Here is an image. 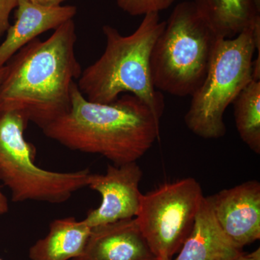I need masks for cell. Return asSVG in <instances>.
Masks as SVG:
<instances>
[{
	"instance_id": "11",
	"label": "cell",
	"mask_w": 260,
	"mask_h": 260,
	"mask_svg": "<svg viewBox=\"0 0 260 260\" xmlns=\"http://www.w3.org/2000/svg\"><path fill=\"white\" fill-rule=\"evenodd\" d=\"M16 8L15 23L10 25L4 41L0 43V68L39 35L56 30L73 20L77 13L75 6H41L28 0H18Z\"/></svg>"
},
{
	"instance_id": "5",
	"label": "cell",
	"mask_w": 260,
	"mask_h": 260,
	"mask_svg": "<svg viewBox=\"0 0 260 260\" xmlns=\"http://www.w3.org/2000/svg\"><path fill=\"white\" fill-rule=\"evenodd\" d=\"M256 50L260 51V18L233 39L218 38L206 77L184 116L194 135L207 140L225 135L224 113L253 80Z\"/></svg>"
},
{
	"instance_id": "18",
	"label": "cell",
	"mask_w": 260,
	"mask_h": 260,
	"mask_svg": "<svg viewBox=\"0 0 260 260\" xmlns=\"http://www.w3.org/2000/svg\"><path fill=\"white\" fill-rule=\"evenodd\" d=\"M34 4L45 7H56L61 5L65 0H28Z\"/></svg>"
},
{
	"instance_id": "1",
	"label": "cell",
	"mask_w": 260,
	"mask_h": 260,
	"mask_svg": "<svg viewBox=\"0 0 260 260\" xmlns=\"http://www.w3.org/2000/svg\"><path fill=\"white\" fill-rule=\"evenodd\" d=\"M77 34L68 20L45 41L32 40L12 56L0 83V112H15L41 129L68 110L81 67L75 52Z\"/></svg>"
},
{
	"instance_id": "3",
	"label": "cell",
	"mask_w": 260,
	"mask_h": 260,
	"mask_svg": "<svg viewBox=\"0 0 260 260\" xmlns=\"http://www.w3.org/2000/svg\"><path fill=\"white\" fill-rule=\"evenodd\" d=\"M166 21L159 13L144 15L138 28L121 35L111 25L103 27L106 48L98 60L82 71L78 85L83 96L92 102L109 104L121 93H129L142 101L160 120L165 109L164 95L154 86L150 56Z\"/></svg>"
},
{
	"instance_id": "15",
	"label": "cell",
	"mask_w": 260,
	"mask_h": 260,
	"mask_svg": "<svg viewBox=\"0 0 260 260\" xmlns=\"http://www.w3.org/2000/svg\"><path fill=\"white\" fill-rule=\"evenodd\" d=\"M232 104L236 126L241 139L253 152L259 155L260 80H251Z\"/></svg>"
},
{
	"instance_id": "20",
	"label": "cell",
	"mask_w": 260,
	"mask_h": 260,
	"mask_svg": "<svg viewBox=\"0 0 260 260\" xmlns=\"http://www.w3.org/2000/svg\"><path fill=\"white\" fill-rule=\"evenodd\" d=\"M231 260H260V249H256L255 251L248 254L243 253L242 255Z\"/></svg>"
},
{
	"instance_id": "13",
	"label": "cell",
	"mask_w": 260,
	"mask_h": 260,
	"mask_svg": "<svg viewBox=\"0 0 260 260\" xmlns=\"http://www.w3.org/2000/svg\"><path fill=\"white\" fill-rule=\"evenodd\" d=\"M92 228L73 217L56 219L49 233L29 249L30 260H72L83 252Z\"/></svg>"
},
{
	"instance_id": "8",
	"label": "cell",
	"mask_w": 260,
	"mask_h": 260,
	"mask_svg": "<svg viewBox=\"0 0 260 260\" xmlns=\"http://www.w3.org/2000/svg\"><path fill=\"white\" fill-rule=\"evenodd\" d=\"M143 171L136 162L109 165L104 174H91L87 187L102 196V203L89 210L84 219L90 228L134 218L139 210L142 194L139 185Z\"/></svg>"
},
{
	"instance_id": "9",
	"label": "cell",
	"mask_w": 260,
	"mask_h": 260,
	"mask_svg": "<svg viewBox=\"0 0 260 260\" xmlns=\"http://www.w3.org/2000/svg\"><path fill=\"white\" fill-rule=\"evenodd\" d=\"M225 234L240 247L260 238V184L248 181L208 197Z\"/></svg>"
},
{
	"instance_id": "10",
	"label": "cell",
	"mask_w": 260,
	"mask_h": 260,
	"mask_svg": "<svg viewBox=\"0 0 260 260\" xmlns=\"http://www.w3.org/2000/svg\"><path fill=\"white\" fill-rule=\"evenodd\" d=\"M72 260H157L136 220L92 228L83 252Z\"/></svg>"
},
{
	"instance_id": "21",
	"label": "cell",
	"mask_w": 260,
	"mask_h": 260,
	"mask_svg": "<svg viewBox=\"0 0 260 260\" xmlns=\"http://www.w3.org/2000/svg\"><path fill=\"white\" fill-rule=\"evenodd\" d=\"M5 73V66L2 67L0 68V83H1L2 80L3 79V77H4Z\"/></svg>"
},
{
	"instance_id": "2",
	"label": "cell",
	"mask_w": 260,
	"mask_h": 260,
	"mask_svg": "<svg viewBox=\"0 0 260 260\" xmlns=\"http://www.w3.org/2000/svg\"><path fill=\"white\" fill-rule=\"evenodd\" d=\"M42 131L70 150L99 154L119 166L137 162L150 150L160 134V121L135 95L92 102L75 83L69 110Z\"/></svg>"
},
{
	"instance_id": "23",
	"label": "cell",
	"mask_w": 260,
	"mask_h": 260,
	"mask_svg": "<svg viewBox=\"0 0 260 260\" xmlns=\"http://www.w3.org/2000/svg\"><path fill=\"white\" fill-rule=\"evenodd\" d=\"M0 260H3V259H2V258H0Z\"/></svg>"
},
{
	"instance_id": "12",
	"label": "cell",
	"mask_w": 260,
	"mask_h": 260,
	"mask_svg": "<svg viewBox=\"0 0 260 260\" xmlns=\"http://www.w3.org/2000/svg\"><path fill=\"white\" fill-rule=\"evenodd\" d=\"M176 260H231L243 254L219 225L208 197L202 200L191 232Z\"/></svg>"
},
{
	"instance_id": "22",
	"label": "cell",
	"mask_w": 260,
	"mask_h": 260,
	"mask_svg": "<svg viewBox=\"0 0 260 260\" xmlns=\"http://www.w3.org/2000/svg\"><path fill=\"white\" fill-rule=\"evenodd\" d=\"M158 260H171V258L162 257V258H160V259H159Z\"/></svg>"
},
{
	"instance_id": "7",
	"label": "cell",
	"mask_w": 260,
	"mask_h": 260,
	"mask_svg": "<svg viewBox=\"0 0 260 260\" xmlns=\"http://www.w3.org/2000/svg\"><path fill=\"white\" fill-rule=\"evenodd\" d=\"M204 197L194 178L165 183L142 195L135 219L157 260L172 258L180 249Z\"/></svg>"
},
{
	"instance_id": "16",
	"label": "cell",
	"mask_w": 260,
	"mask_h": 260,
	"mask_svg": "<svg viewBox=\"0 0 260 260\" xmlns=\"http://www.w3.org/2000/svg\"><path fill=\"white\" fill-rule=\"evenodd\" d=\"M176 0H117L118 6L133 16L167 10Z\"/></svg>"
},
{
	"instance_id": "6",
	"label": "cell",
	"mask_w": 260,
	"mask_h": 260,
	"mask_svg": "<svg viewBox=\"0 0 260 260\" xmlns=\"http://www.w3.org/2000/svg\"><path fill=\"white\" fill-rule=\"evenodd\" d=\"M27 123L18 113L0 112V181L10 189L14 203H65L88 186L91 172L88 169L51 172L38 167L36 149L24 136Z\"/></svg>"
},
{
	"instance_id": "14",
	"label": "cell",
	"mask_w": 260,
	"mask_h": 260,
	"mask_svg": "<svg viewBox=\"0 0 260 260\" xmlns=\"http://www.w3.org/2000/svg\"><path fill=\"white\" fill-rule=\"evenodd\" d=\"M218 37L233 39L260 18V0H193Z\"/></svg>"
},
{
	"instance_id": "19",
	"label": "cell",
	"mask_w": 260,
	"mask_h": 260,
	"mask_svg": "<svg viewBox=\"0 0 260 260\" xmlns=\"http://www.w3.org/2000/svg\"><path fill=\"white\" fill-rule=\"evenodd\" d=\"M9 211V203L8 198L2 191V186L0 185V215H4Z\"/></svg>"
},
{
	"instance_id": "4",
	"label": "cell",
	"mask_w": 260,
	"mask_h": 260,
	"mask_svg": "<svg viewBox=\"0 0 260 260\" xmlns=\"http://www.w3.org/2000/svg\"><path fill=\"white\" fill-rule=\"evenodd\" d=\"M218 38L193 2L178 4L152 50L155 88L175 96H191L204 81Z\"/></svg>"
},
{
	"instance_id": "17",
	"label": "cell",
	"mask_w": 260,
	"mask_h": 260,
	"mask_svg": "<svg viewBox=\"0 0 260 260\" xmlns=\"http://www.w3.org/2000/svg\"><path fill=\"white\" fill-rule=\"evenodd\" d=\"M18 0H0V41L10 27V16Z\"/></svg>"
}]
</instances>
